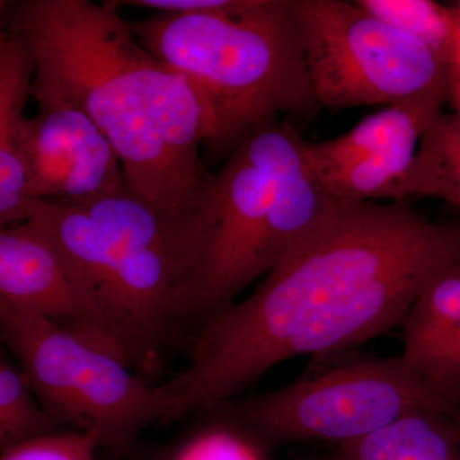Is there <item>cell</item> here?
Instances as JSON below:
<instances>
[{
	"instance_id": "obj_1",
	"label": "cell",
	"mask_w": 460,
	"mask_h": 460,
	"mask_svg": "<svg viewBox=\"0 0 460 460\" xmlns=\"http://www.w3.org/2000/svg\"><path fill=\"white\" fill-rule=\"evenodd\" d=\"M460 263V224L405 201L332 198L319 228L252 295L199 326L189 363L162 384L165 422L220 407L275 366L401 326L432 278Z\"/></svg>"
},
{
	"instance_id": "obj_2",
	"label": "cell",
	"mask_w": 460,
	"mask_h": 460,
	"mask_svg": "<svg viewBox=\"0 0 460 460\" xmlns=\"http://www.w3.org/2000/svg\"><path fill=\"white\" fill-rule=\"evenodd\" d=\"M33 59L31 98L66 104L104 133L129 189L157 210L204 223L213 174L199 159L213 137L208 102L142 47L113 0H22L0 13Z\"/></svg>"
},
{
	"instance_id": "obj_3",
	"label": "cell",
	"mask_w": 460,
	"mask_h": 460,
	"mask_svg": "<svg viewBox=\"0 0 460 460\" xmlns=\"http://www.w3.org/2000/svg\"><path fill=\"white\" fill-rule=\"evenodd\" d=\"M27 220L74 265L115 356L137 374L153 371L190 323L204 224L157 210L127 183L84 205L33 199Z\"/></svg>"
},
{
	"instance_id": "obj_4",
	"label": "cell",
	"mask_w": 460,
	"mask_h": 460,
	"mask_svg": "<svg viewBox=\"0 0 460 460\" xmlns=\"http://www.w3.org/2000/svg\"><path fill=\"white\" fill-rule=\"evenodd\" d=\"M131 29L208 102L215 150H234L280 114L305 117L320 108L296 0H233L219 11L154 14Z\"/></svg>"
},
{
	"instance_id": "obj_5",
	"label": "cell",
	"mask_w": 460,
	"mask_h": 460,
	"mask_svg": "<svg viewBox=\"0 0 460 460\" xmlns=\"http://www.w3.org/2000/svg\"><path fill=\"white\" fill-rule=\"evenodd\" d=\"M289 123L256 129L211 177L204 256L190 296L198 328L319 228L332 196Z\"/></svg>"
},
{
	"instance_id": "obj_6",
	"label": "cell",
	"mask_w": 460,
	"mask_h": 460,
	"mask_svg": "<svg viewBox=\"0 0 460 460\" xmlns=\"http://www.w3.org/2000/svg\"><path fill=\"white\" fill-rule=\"evenodd\" d=\"M419 411L458 413L460 396L436 385L402 356L358 349L314 357L288 385L230 411L263 445L356 440Z\"/></svg>"
},
{
	"instance_id": "obj_7",
	"label": "cell",
	"mask_w": 460,
	"mask_h": 460,
	"mask_svg": "<svg viewBox=\"0 0 460 460\" xmlns=\"http://www.w3.org/2000/svg\"><path fill=\"white\" fill-rule=\"evenodd\" d=\"M0 337L41 407L100 447L126 452L145 429L165 422L160 385L53 321L0 310Z\"/></svg>"
},
{
	"instance_id": "obj_8",
	"label": "cell",
	"mask_w": 460,
	"mask_h": 460,
	"mask_svg": "<svg viewBox=\"0 0 460 460\" xmlns=\"http://www.w3.org/2000/svg\"><path fill=\"white\" fill-rule=\"evenodd\" d=\"M296 12L319 107L341 111L449 98L452 69L425 42L356 2L296 0Z\"/></svg>"
},
{
	"instance_id": "obj_9",
	"label": "cell",
	"mask_w": 460,
	"mask_h": 460,
	"mask_svg": "<svg viewBox=\"0 0 460 460\" xmlns=\"http://www.w3.org/2000/svg\"><path fill=\"white\" fill-rule=\"evenodd\" d=\"M443 107L441 100H419L383 109L337 138L307 142L308 162L332 198L392 199Z\"/></svg>"
},
{
	"instance_id": "obj_10",
	"label": "cell",
	"mask_w": 460,
	"mask_h": 460,
	"mask_svg": "<svg viewBox=\"0 0 460 460\" xmlns=\"http://www.w3.org/2000/svg\"><path fill=\"white\" fill-rule=\"evenodd\" d=\"M22 148L31 199L84 205L127 183L104 133L71 105H39L23 127Z\"/></svg>"
},
{
	"instance_id": "obj_11",
	"label": "cell",
	"mask_w": 460,
	"mask_h": 460,
	"mask_svg": "<svg viewBox=\"0 0 460 460\" xmlns=\"http://www.w3.org/2000/svg\"><path fill=\"white\" fill-rule=\"evenodd\" d=\"M0 310L53 321L114 354L80 275L56 242L30 220L0 229Z\"/></svg>"
},
{
	"instance_id": "obj_12",
	"label": "cell",
	"mask_w": 460,
	"mask_h": 460,
	"mask_svg": "<svg viewBox=\"0 0 460 460\" xmlns=\"http://www.w3.org/2000/svg\"><path fill=\"white\" fill-rule=\"evenodd\" d=\"M399 328L402 356L436 385L460 396V263L426 284Z\"/></svg>"
},
{
	"instance_id": "obj_13",
	"label": "cell",
	"mask_w": 460,
	"mask_h": 460,
	"mask_svg": "<svg viewBox=\"0 0 460 460\" xmlns=\"http://www.w3.org/2000/svg\"><path fill=\"white\" fill-rule=\"evenodd\" d=\"M3 31V30H2ZM33 59L25 41L3 31L0 40V229L26 222L32 199L27 189L22 133L31 98Z\"/></svg>"
},
{
	"instance_id": "obj_14",
	"label": "cell",
	"mask_w": 460,
	"mask_h": 460,
	"mask_svg": "<svg viewBox=\"0 0 460 460\" xmlns=\"http://www.w3.org/2000/svg\"><path fill=\"white\" fill-rule=\"evenodd\" d=\"M329 460H460V425L454 413L411 411L337 445Z\"/></svg>"
},
{
	"instance_id": "obj_15",
	"label": "cell",
	"mask_w": 460,
	"mask_h": 460,
	"mask_svg": "<svg viewBox=\"0 0 460 460\" xmlns=\"http://www.w3.org/2000/svg\"><path fill=\"white\" fill-rule=\"evenodd\" d=\"M372 16L419 39L458 75L460 14L432 0H354Z\"/></svg>"
},
{
	"instance_id": "obj_16",
	"label": "cell",
	"mask_w": 460,
	"mask_h": 460,
	"mask_svg": "<svg viewBox=\"0 0 460 460\" xmlns=\"http://www.w3.org/2000/svg\"><path fill=\"white\" fill-rule=\"evenodd\" d=\"M59 429L65 428L41 407L20 367L0 352V453Z\"/></svg>"
},
{
	"instance_id": "obj_17",
	"label": "cell",
	"mask_w": 460,
	"mask_h": 460,
	"mask_svg": "<svg viewBox=\"0 0 460 460\" xmlns=\"http://www.w3.org/2000/svg\"><path fill=\"white\" fill-rule=\"evenodd\" d=\"M408 196L443 199L460 211V155L441 147L423 133L413 162L393 190V202Z\"/></svg>"
},
{
	"instance_id": "obj_18",
	"label": "cell",
	"mask_w": 460,
	"mask_h": 460,
	"mask_svg": "<svg viewBox=\"0 0 460 460\" xmlns=\"http://www.w3.org/2000/svg\"><path fill=\"white\" fill-rule=\"evenodd\" d=\"M190 436L169 460H268L263 444L232 413Z\"/></svg>"
},
{
	"instance_id": "obj_19",
	"label": "cell",
	"mask_w": 460,
	"mask_h": 460,
	"mask_svg": "<svg viewBox=\"0 0 460 460\" xmlns=\"http://www.w3.org/2000/svg\"><path fill=\"white\" fill-rule=\"evenodd\" d=\"M99 449L93 436L65 429L13 445L0 453V460H96Z\"/></svg>"
},
{
	"instance_id": "obj_20",
	"label": "cell",
	"mask_w": 460,
	"mask_h": 460,
	"mask_svg": "<svg viewBox=\"0 0 460 460\" xmlns=\"http://www.w3.org/2000/svg\"><path fill=\"white\" fill-rule=\"evenodd\" d=\"M425 135L441 147L460 155V113L441 114Z\"/></svg>"
},
{
	"instance_id": "obj_21",
	"label": "cell",
	"mask_w": 460,
	"mask_h": 460,
	"mask_svg": "<svg viewBox=\"0 0 460 460\" xmlns=\"http://www.w3.org/2000/svg\"><path fill=\"white\" fill-rule=\"evenodd\" d=\"M9 2H5V0H0V13L7 8ZM3 31L0 30V40H2Z\"/></svg>"
},
{
	"instance_id": "obj_22",
	"label": "cell",
	"mask_w": 460,
	"mask_h": 460,
	"mask_svg": "<svg viewBox=\"0 0 460 460\" xmlns=\"http://www.w3.org/2000/svg\"><path fill=\"white\" fill-rule=\"evenodd\" d=\"M456 77H458V93H459V99H460V65H459V69H458V75H456Z\"/></svg>"
},
{
	"instance_id": "obj_23",
	"label": "cell",
	"mask_w": 460,
	"mask_h": 460,
	"mask_svg": "<svg viewBox=\"0 0 460 460\" xmlns=\"http://www.w3.org/2000/svg\"><path fill=\"white\" fill-rule=\"evenodd\" d=\"M456 420H458L459 425H460V411L458 413H456Z\"/></svg>"
},
{
	"instance_id": "obj_24",
	"label": "cell",
	"mask_w": 460,
	"mask_h": 460,
	"mask_svg": "<svg viewBox=\"0 0 460 460\" xmlns=\"http://www.w3.org/2000/svg\"><path fill=\"white\" fill-rule=\"evenodd\" d=\"M456 9H458V12H459V14H460V3H459L458 7H456Z\"/></svg>"
}]
</instances>
